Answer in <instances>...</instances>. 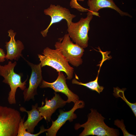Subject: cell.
<instances>
[{"mask_svg":"<svg viewBox=\"0 0 136 136\" xmlns=\"http://www.w3.org/2000/svg\"><path fill=\"white\" fill-rule=\"evenodd\" d=\"M91 112L87 115L88 119L85 123L81 124H75L74 128L78 130L84 128L80 136L96 135L98 136H117L119 135L118 130L108 126L104 122L105 119L96 110L91 109Z\"/></svg>","mask_w":136,"mask_h":136,"instance_id":"6da1fadb","label":"cell"},{"mask_svg":"<svg viewBox=\"0 0 136 136\" xmlns=\"http://www.w3.org/2000/svg\"><path fill=\"white\" fill-rule=\"evenodd\" d=\"M42 54H38L42 67L46 66H50L58 72H64L67 76L66 79L71 80L72 78L73 68L58 50L47 47L44 49Z\"/></svg>","mask_w":136,"mask_h":136,"instance_id":"7a4b0ae2","label":"cell"},{"mask_svg":"<svg viewBox=\"0 0 136 136\" xmlns=\"http://www.w3.org/2000/svg\"><path fill=\"white\" fill-rule=\"evenodd\" d=\"M17 63L15 61L12 63L9 61L7 64L4 66L0 65V75L3 77L4 79L3 82L10 86L11 90L9 92L8 101L10 104H15L16 101L15 94L18 88L24 90L26 88L27 78L23 82L21 81V74L16 73L14 71V67Z\"/></svg>","mask_w":136,"mask_h":136,"instance_id":"3957f363","label":"cell"},{"mask_svg":"<svg viewBox=\"0 0 136 136\" xmlns=\"http://www.w3.org/2000/svg\"><path fill=\"white\" fill-rule=\"evenodd\" d=\"M59 40L55 44V49L60 52L65 60L74 66L78 67L82 64L84 49L74 43L68 33Z\"/></svg>","mask_w":136,"mask_h":136,"instance_id":"277c9868","label":"cell"},{"mask_svg":"<svg viewBox=\"0 0 136 136\" xmlns=\"http://www.w3.org/2000/svg\"><path fill=\"white\" fill-rule=\"evenodd\" d=\"M14 109L0 105V136H16L21 119Z\"/></svg>","mask_w":136,"mask_h":136,"instance_id":"5b68a950","label":"cell"},{"mask_svg":"<svg viewBox=\"0 0 136 136\" xmlns=\"http://www.w3.org/2000/svg\"><path fill=\"white\" fill-rule=\"evenodd\" d=\"M87 14L86 18H81L77 22H72L67 26L68 34L70 38L75 44L83 49L88 46L89 23L93 17L92 14L89 12Z\"/></svg>","mask_w":136,"mask_h":136,"instance_id":"8992f818","label":"cell"},{"mask_svg":"<svg viewBox=\"0 0 136 136\" xmlns=\"http://www.w3.org/2000/svg\"><path fill=\"white\" fill-rule=\"evenodd\" d=\"M44 12L45 15H49L51 17V22L48 26L45 29L41 31V34L44 37L47 36L49 29L53 24L65 19L67 22V26H68L76 16L71 14L68 9L59 5L56 6L51 4L49 8L44 10Z\"/></svg>","mask_w":136,"mask_h":136,"instance_id":"52a82bcc","label":"cell"},{"mask_svg":"<svg viewBox=\"0 0 136 136\" xmlns=\"http://www.w3.org/2000/svg\"><path fill=\"white\" fill-rule=\"evenodd\" d=\"M85 106L84 102L79 100L74 103L73 108L70 111L64 112L60 110L59 114L57 118L55 121H52V124L51 127L47 129L46 132L47 136H56V134L60 128L68 120L70 122L73 121L77 118V115L74 113L77 109L82 108Z\"/></svg>","mask_w":136,"mask_h":136,"instance_id":"ba28073f","label":"cell"},{"mask_svg":"<svg viewBox=\"0 0 136 136\" xmlns=\"http://www.w3.org/2000/svg\"><path fill=\"white\" fill-rule=\"evenodd\" d=\"M26 61L31 67V73L28 87L24 90L23 93L24 102L28 101L31 99L34 100L35 96L37 94V88L41 85L43 80L42 67L40 63L35 64Z\"/></svg>","mask_w":136,"mask_h":136,"instance_id":"9c48e42d","label":"cell"},{"mask_svg":"<svg viewBox=\"0 0 136 136\" xmlns=\"http://www.w3.org/2000/svg\"><path fill=\"white\" fill-rule=\"evenodd\" d=\"M66 79L63 73L60 72H59L58 77L55 81L49 83L43 80L40 87L41 88H50L55 92L63 93L67 97L66 100L67 103L72 102L75 103L79 100V97L69 89L66 83Z\"/></svg>","mask_w":136,"mask_h":136,"instance_id":"30bf717a","label":"cell"},{"mask_svg":"<svg viewBox=\"0 0 136 136\" xmlns=\"http://www.w3.org/2000/svg\"><path fill=\"white\" fill-rule=\"evenodd\" d=\"M55 95L51 100L45 99V104L38 109L40 113L46 120L49 122L52 114L58 108L63 107L67 103L66 101L63 100L59 94L54 93Z\"/></svg>","mask_w":136,"mask_h":136,"instance_id":"8fae6325","label":"cell"},{"mask_svg":"<svg viewBox=\"0 0 136 136\" xmlns=\"http://www.w3.org/2000/svg\"><path fill=\"white\" fill-rule=\"evenodd\" d=\"M8 32L10 40L8 42H6L7 54H6L5 59L7 60H17L22 56L21 52L24 49V45L21 41L19 40L16 41L15 37L16 33L14 32L13 30L10 29L8 31Z\"/></svg>","mask_w":136,"mask_h":136,"instance_id":"7c38bea8","label":"cell"},{"mask_svg":"<svg viewBox=\"0 0 136 136\" xmlns=\"http://www.w3.org/2000/svg\"><path fill=\"white\" fill-rule=\"evenodd\" d=\"M87 4L89 7L88 11L93 15L99 16L98 12L100 9L104 8H109L115 10L122 16L132 17L128 13L121 10L115 4L113 0H88Z\"/></svg>","mask_w":136,"mask_h":136,"instance_id":"4fadbf2b","label":"cell"},{"mask_svg":"<svg viewBox=\"0 0 136 136\" xmlns=\"http://www.w3.org/2000/svg\"><path fill=\"white\" fill-rule=\"evenodd\" d=\"M38 105L36 103L34 105L32 106V109L30 111H27L23 107H21L20 111L22 112H25L28 114L27 120L23 123L25 129L28 132L33 133L34 131L35 127L38 123L44 118L38 109Z\"/></svg>","mask_w":136,"mask_h":136,"instance_id":"5bb4252c","label":"cell"},{"mask_svg":"<svg viewBox=\"0 0 136 136\" xmlns=\"http://www.w3.org/2000/svg\"><path fill=\"white\" fill-rule=\"evenodd\" d=\"M98 75L96 79L93 81H90L86 83H83L78 81L75 78L73 79L72 81L73 84L84 86L89 89L97 92L100 94L102 92L104 87L99 86L98 83Z\"/></svg>","mask_w":136,"mask_h":136,"instance_id":"9a60e30c","label":"cell"},{"mask_svg":"<svg viewBox=\"0 0 136 136\" xmlns=\"http://www.w3.org/2000/svg\"><path fill=\"white\" fill-rule=\"evenodd\" d=\"M25 115L21 119L19 124L18 133L17 136H38L40 134L46 131L47 129L45 128L43 125L40 128V131L35 134L30 133L27 132L24 128L23 123Z\"/></svg>","mask_w":136,"mask_h":136,"instance_id":"2e32d148","label":"cell"},{"mask_svg":"<svg viewBox=\"0 0 136 136\" xmlns=\"http://www.w3.org/2000/svg\"><path fill=\"white\" fill-rule=\"evenodd\" d=\"M124 90L121 89L118 87L114 88L113 94L116 97H120L130 107L135 117H136V103H132L129 101L126 98L124 95Z\"/></svg>","mask_w":136,"mask_h":136,"instance_id":"e0dca14e","label":"cell"},{"mask_svg":"<svg viewBox=\"0 0 136 136\" xmlns=\"http://www.w3.org/2000/svg\"><path fill=\"white\" fill-rule=\"evenodd\" d=\"M114 124L116 126L120 128L121 130L123 133L124 136H135L130 133L126 130L125 128V126L123 120H121L117 119L114 121Z\"/></svg>","mask_w":136,"mask_h":136,"instance_id":"ac0fdd59","label":"cell"},{"mask_svg":"<svg viewBox=\"0 0 136 136\" xmlns=\"http://www.w3.org/2000/svg\"><path fill=\"white\" fill-rule=\"evenodd\" d=\"M84 0H71L70 5L71 7L76 9L79 11L82 12L88 11V9L85 8L80 5L78 3L77 1H83Z\"/></svg>","mask_w":136,"mask_h":136,"instance_id":"d6986e66","label":"cell"},{"mask_svg":"<svg viewBox=\"0 0 136 136\" xmlns=\"http://www.w3.org/2000/svg\"><path fill=\"white\" fill-rule=\"evenodd\" d=\"M5 56L4 50L0 48V62H3L5 61Z\"/></svg>","mask_w":136,"mask_h":136,"instance_id":"ffe728a7","label":"cell"}]
</instances>
